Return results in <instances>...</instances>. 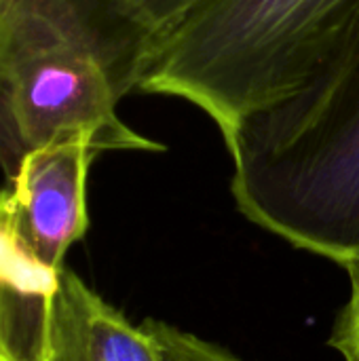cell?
Listing matches in <instances>:
<instances>
[{"label": "cell", "mask_w": 359, "mask_h": 361, "mask_svg": "<svg viewBox=\"0 0 359 361\" xmlns=\"http://www.w3.org/2000/svg\"><path fill=\"white\" fill-rule=\"evenodd\" d=\"M222 140L239 212L343 269L359 258V0H345L292 82Z\"/></svg>", "instance_id": "cell-1"}, {"label": "cell", "mask_w": 359, "mask_h": 361, "mask_svg": "<svg viewBox=\"0 0 359 361\" xmlns=\"http://www.w3.org/2000/svg\"><path fill=\"white\" fill-rule=\"evenodd\" d=\"M150 32L125 0H0V171L42 144L87 140L97 152H163L123 123Z\"/></svg>", "instance_id": "cell-2"}, {"label": "cell", "mask_w": 359, "mask_h": 361, "mask_svg": "<svg viewBox=\"0 0 359 361\" xmlns=\"http://www.w3.org/2000/svg\"><path fill=\"white\" fill-rule=\"evenodd\" d=\"M345 0H195L152 34L140 93L174 95L226 131L277 97Z\"/></svg>", "instance_id": "cell-3"}, {"label": "cell", "mask_w": 359, "mask_h": 361, "mask_svg": "<svg viewBox=\"0 0 359 361\" xmlns=\"http://www.w3.org/2000/svg\"><path fill=\"white\" fill-rule=\"evenodd\" d=\"M99 152L80 137L25 152L0 188V222L40 267L61 273L68 250L89 228L87 178Z\"/></svg>", "instance_id": "cell-4"}, {"label": "cell", "mask_w": 359, "mask_h": 361, "mask_svg": "<svg viewBox=\"0 0 359 361\" xmlns=\"http://www.w3.org/2000/svg\"><path fill=\"white\" fill-rule=\"evenodd\" d=\"M34 361H163L152 332L133 326L63 269L57 290L42 300Z\"/></svg>", "instance_id": "cell-5"}, {"label": "cell", "mask_w": 359, "mask_h": 361, "mask_svg": "<svg viewBox=\"0 0 359 361\" xmlns=\"http://www.w3.org/2000/svg\"><path fill=\"white\" fill-rule=\"evenodd\" d=\"M59 286V273L36 264L0 222V290L28 300H44Z\"/></svg>", "instance_id": "cell-6"}, {"label": "cell", "mask_w": 359, "mask_h": 361, "mask_svg": "<svg viewBox=\"0 0 359 361\" xmlns=\"http://www.w3.org/2000/svg\"><path fill=\"white\" fill-rule=\"evenodd\" d=\"M144 326L152 332L163 361H243L231 351L165 322L146 319Z\"/></svg>", "instance_id": "cell-7"}, {"label": "cell", "mask_w": 359, "mask_h": 361, "mask_svg": "<svg viewBox=\"0 0 359 361\" xmlns=\"http://www.w3.org/2000/svg\"><path fill=\"white\" fill-rule=\"evenodd\" d=\"M349 273V298L339 311L330 334V347L343 361H359V258L345 267Z\"/></svg>", "instance_id": "cell-8"}, {"label": "cell", "mask_w": 359, "mask_h": 361, "mask_svg": "<svg viewBox=\"0 0 359 361\" xmlns=\"http://www.w3.org/2000/svg\"><path fill=\"white\" fill-rule=\"evenodd\" d=\"M195 0H125L129 13L152 34L180 17Z\"/></svg>", "instance_id": "cell-9"}, {"label": "cell", "mask_w": 359, "mask_h": 361, "mask_svg": "<svg viewBox=\"0 0 359 361\" xmlns=\"http://www.w3.org/2000/svg\"><path fill=\"white\" fill-rule=\"evenodd\" d=\"M17 298L19 296L0 290V361H32L19 351L15 336H13L15 332H13V319H11L8 307H13Z\"/></svg>", "instance_id": "cell-10"}]
</instances>
